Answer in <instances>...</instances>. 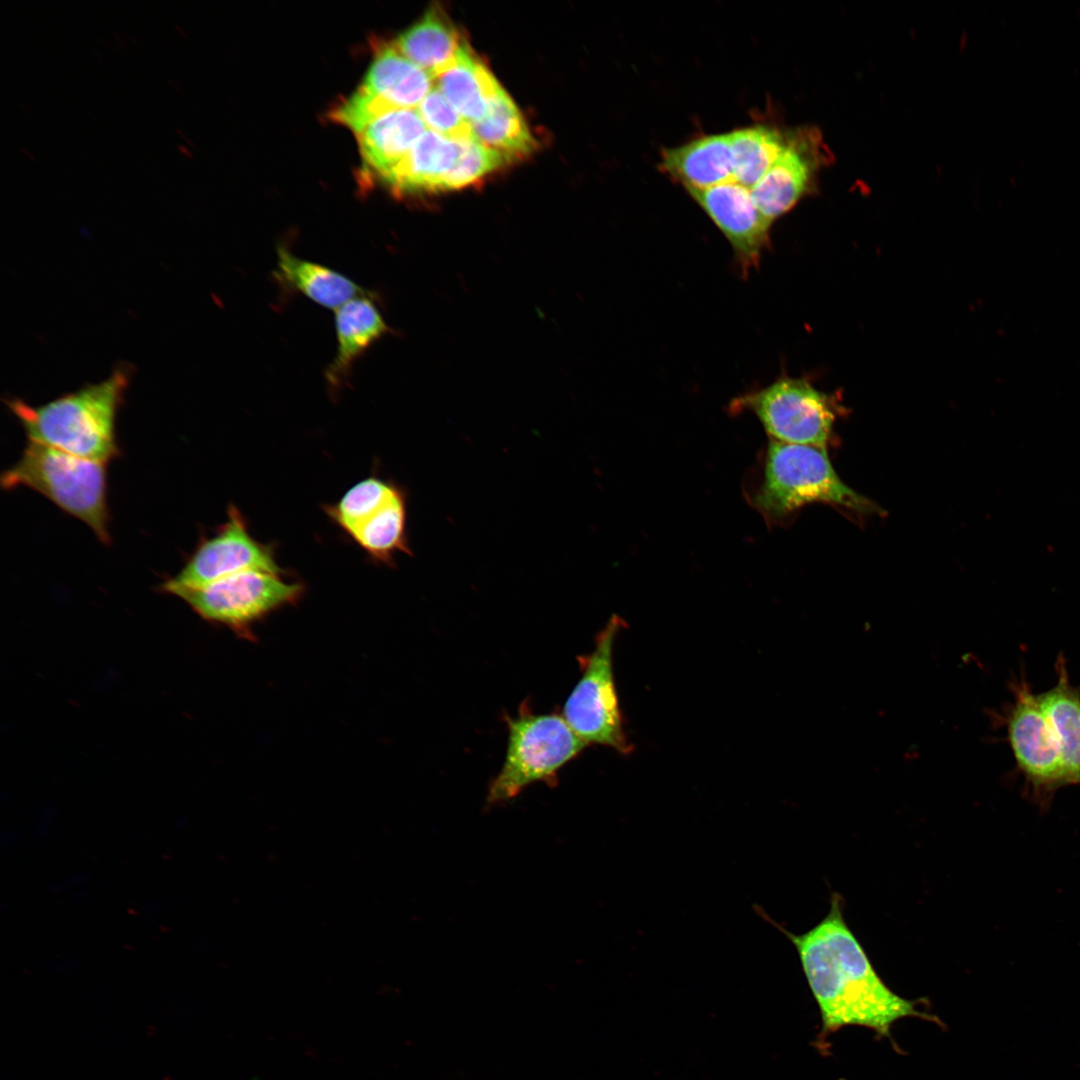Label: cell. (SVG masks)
Masks as SVG:
<instances>
[{
	"label": "cell",
	"mask_w": 1080,
	"mask_h": 1080,
	"mask_svg": "<svg viewBox=\"0 0 1080 1080\" xmlns=\"http://www.w3.org/2000/svg\"><path fill=\"white\" fill-rule=\"evenodd\" d=\"M348 536L377 563L393 566L397 553L411 554L404 491L400 488Z\"/></svg>",
	"instance_id": "obj_23"
},
{
	"label": "cell",
	"mask_w": 1080,
	"mask_h": 1080,
	"mask_svg": "<svg viewBox=\"0 0 1080 1080\" xmlns=\"http://www.w3.org/2000/svg\"><path fill=\"white\" fill-rule=\"evenodd\" d=\"M461 149L462 141L426 130L400 162L381 178L398 193L437 192Z\"/></svg>",
	"instance_id": "obj_15"
},
{
	"label": "cell",
	"mask_w": 1080,
	"mask_h": 1080,
	"mask_svg": "<svg viewBox=\"0 0 1080 1080\" xmlns=\"http://www.w3.org/2000/svg\"><path fill=\"white\" fill-rule=\"evenodd\" d=\"M426 127L448 139L463 141L473 136L472 127L434 86L417 107Z\"/></svg>",
	"instance_id": "obj_27"
},
{
	"label": "cell",
	"mask_w": 1080,
	"mask_h": 1080,
	"mask_svg": "<svg viewBox=\"0 0 1080 1080\" xmlns=\"http://www.w3.org/2000/svg\"><path fill=\"white\" fill-rule=\"evenodd\" d=\"M248 570L286 573L277 562L274 546L254 538L247 519L234 504H230L226 520L212 535L201 538L182 569L160 588L171 594L178 589L204 586Z\"/></svg>",
	"instance_id": "obj_10"
},
{
	"label": "cell",
	"mask_w": 1080,
	"mask_h": 1080,
	"mask_svg": "<svg viewBox=\"0 0 1080 1080\" xmlns=\"http://www.w3.org/2000/svg\"><path fill=\"white\" fill-rule=\"evenodd\" d=\"M399 489L393 482L371 475L355 483L335 503L325 505L323 510L337 527L349 535L382 508Z\"/></svg>",
	"instance_id": "obj_25"
},
{
	"label": "cell",
	"mask_w": 1080,
	"mask_h": 1080,
	"mask_svg": "<svg viewBox=\"0 0 1080 1080\" xmlns=\"http://www.w3.org/2000/svg\"><path fill=\"white\" fill-rule=\"evenodd\" d=\"M509 160L479 142L474 135L462 141V149L453 168L446 174L438 191L463 188L505 165Z\"/></svg>",
	"instance_id": "obj_26"
},
{
	"label": "cell",
	"mask_w": 1080,
	"mask_h": 1080,
	"mask_svg": "<svg viewBox=\"0 0 1080 1080\" xmlns=\"http://www.w3.org/2000/svg\"><path fill=\"white\" fill-rule=\"evenodd\" d=\"M659 169L686 190L706 189L733 181L729 136L713 134L665 148Z\"/></svg>",
	"instance_id": "obj_14"
},
{
	"label": "cell",
	"mask_w": 1080,
	"mask_h": 1080,
	"mask_svg": "<svg viewBox=\"0 0 1080 1080\" xmlns=\"http://www.w3.org/2000/svg\"><path fill=\"white\" fill-rule=\"evenodd\" d=\"M433 77L395 46L380 48L360 88L393 109H415L432 90Z\"/></svg>",
	"instance_id": "obj_17"
},
{
	"label": "cell",
	"mask_w": 1080,
	"mask_h": 1080,
	"mask_svg": "<svg viewBox=\"0 0 1080 1080\" xmlns=\"http://www.w3.org/2000/svg\"><path fill=\"white\" fill-rule=\"evenodd\" d=\"M825 160L817 130L800 128L788 132L784 149L750 189L761 214L773 224L813 192L817 172Z\"/></svg>",
	"instance_id": "obj_11"
},
{
	"label": "cell",
	"mask_w": 1080,
	"mask_h": 1080,
	"mask_svg": "<svg viewBox=\"0 0 1080 1080\" xmlns=\"http://www.w3.org/2000/svg\"><path fill=\"white\" fill-rule=\"evenodd\" d=\"M426 125L416 109L390 111L357 134L366 166L380 177L407 154Z\"/></svg>",
	"instance_id": "obj_19"
},
{
	"label": "cell",
	"mask_w": 1080,
	"mask_h": 1080,
	"mask_svg": "<svg viewBox=\"0 0 1080 1080\" xmlns=\"http://www.w3.org/2000/svg\"><path fill=\"white\" fill-rule=\"evenodd\" d=\"M474 137L509 161L533 152L536 141L520 111L500 86L491 98L483 119L472 123Z\"/></svg>",
	"instance_id": "obj_22"
},
{
	"label": "cell",
	"mask_w": 1080,
	"mask_h": 1080,
	"mask_svg": "<svg viewBox=\"0 0 1080 1080\" xmlns=\"http://www.w3.org/2000/svg\"><path fill=\"white\" fill-rule=\"evenodd\" d=\"M1057 682L1037 694L1059 745L1066 785L1080 786V686H1072L1062 654L1055 663Z\"/></svg>",
	"instance_id": "obj_18"
},
{
	"label": "cell",
	"mask_w": 1080,
	"mask_h": 1080,
	"mask_svg": "<svg viewBox=\"0 0 1080 1080\" xmlns=\"http://www.w3.org/2000/svg\"><path fill=\"white\" fill-rule=\"evenodd\" d=\"M283 575L248 570L204 586L178 589L171 594L185 601L202 618L243 632L256 621L302 597L303 583L289 581Z\"/></svg>",
	"instance_id": "obj_9"
},
{
	"label": "cell",
	"mask_w": 1080,
	"mask_h": 1080,
	"mask_svg": "<svg viewBox=\"0 0 1080 1080\" xmlns=\"http://www.w3.org/2000/svg\"><path fill=\"white\" fill-rule=\"evenodd\" d=\"M826 503L858 514L881 513L846 485L825 448L770 441L754 504L769 520H783L805 505Z\"/></svg>",
	"instance_id": "obj_3"
},
{
	"label": "cell",
	"mask_w": 1080,
	"mask_h": 1080,
	"mask_svg": "<svg viewBox=\"0 0 1080 1080\" xmlns=\"http://www.w3.org/2000/svg\"><path fill=\"white\" fill-rule=\"evenodd\" d=\"M1013 700L996 719L1005 726L1022 792L1040 812L1049 810L1056 792L1066 786L1056 735L1022 672L1010 682Z\"/></svg>",
	"instance_id": "obj_7"
},
{
	"label": "cell",
	"mask_w": 1080,
	"mask_h": 1080,
	"mask_svg": "<svg viewBox=\"0 0 1080 1080\" xmlns=\"http://www.w3.org/2000/svg\"><path fill=\"white\" fill-rule=\"evenodd\" d=\"M178 149L181 151L182 154H185L187 156H191V154L188 152V150L183 145H178Z\"/></svg>",
	"instance_id": "obj_29"
},
{
	"label": "cell",
	"mask_w": 1080,
	"mask_h": 1080,
	"mask_svg": "<svg viewBox=\"0 0 1080 1080\" xmlns=\"http://www.w3.org/2000/svg\"><path fill=\"white\" fill-rule=\"evenodd\" d=\"M393 110L397 109L359 88L335 109L332 116L357 135L379 117Z\"/></svg>",
	"instance_id": "obj_28"
},
{
	"label": "cell",
	"mask_w": 1080,
	"mask_h": 1080,
	"mask_svg": "<svg viewBox=\"0 0 1080 1080\" xmlns=\"http://www.w3.org/2000/svg\"><path fill=\"white\" fill-rule=\"evenodd\" d=\"M622 624L618 616H612L597 634L593 651L578 657L581 677L562 716L586 744L628 754L632 747L624 732L613 674V646Z\"/></svg>",
	"instance_id": "obj_8"
},
{
	"label": "cell",
	"mask_w": 1080,
	"mask_h": 1080,
	"mask_svg": "<svg viewBox=\"0 0 1080 1080\" xmlns=\"http://www.w3.org/2000/svg\"><path fill=\"white\" fill-rule=\"evenodd\" d=\"M128 383V368H118L105 380L39 406L17 398L6 404L30 441L107 463L120 454L116 418Z\"/></svg>",
	"instance_id": "obj_2"
},
{
	"label": "cell",
	"mask_w": 1080,
	"mask_h": 1080,
	"mask_svg": "<svg viewBox=\"0 0 1080 1080\" xmlns=\"http://www.w3.org/2000/svg\"><path fill=\"white\" fill-rule=\"evenodd\" d=\"M274 276L286 287L326 309H335L370 292L346 275L325 265L300 258L288 248L276 249Z\"/></svg>",
	"instance_id": "obj_16"
},
{
	"label": "cell",
	"mask_w": 1080,
	"mask_h": 1080,
	"mask_svg": "<svg viewBox=\"0 0 1080 1080\" xmlns=\"http://www.w3.org/2000/svg\"><path fill=\"white\" fill-rule=\"evenodd\" d=\"M687 192L730 243L742 275L757 270L770 245L773 224L754 204L750 189L730 181Z\"/></svg>",
	"instance_id": "obj_12"
},
{
	"label": "cell",
	"mask_w": 1080,
	"mask_h": 1080,
	"mask_svg": "<svg viewBox=\"0 0 1080 1080\" xmlns=\"http://www.w3.org/2000/svg\"><path fill=\"white\" fill-rule=\"evenodd\" d=\"M334 321L336 353L325 370V379L337 389L349 377L355 361L391 330L370 293L339 307Z\"/></svg>",
	"instance_id": "obj_13"
},
{
	"label": "cell",
	"mask_w": 1080,
	"mask_h": 1080,
	"mask_svg": "<svg viewBox=\"0 0 1080 1080\" xmlns=\"http://www.w3.org/2000/svg\"><path fill=\"white\" fill-rule=\"evenodd\" d=\"M436 87L470 124L480 121L500 87L487 67L465 44L454 63L435 78Z\"/></svg>",
	"instance_id": "obj_21"
},
{
	"label": "cell",
	"mask_w": 1080,
	"mask_h": 1080,
	"mask_svg": "<svg viewBox=\"0 0 1080 1080\" xmlns=\"http://www.w3.org/2000/svg\"><path fill=\"white\" fill-rule=\"evenodd\" d=\"M730 409L752 412L771 440L825 449L837 418L845 411L838 393L819 390L808 377L785 373L735 398Z\"/></svg>",
	"instance_id": "obj_6"
},
{
	"label": "cell",
	"mask_w": 1080,
	"mask_h": 1080,
	"mask_svg": "<svg viewBox=\"0 0 1080 1080\" xmlns=\"http://www.w3.org/2000/svg\"><path fill=\"white\" fill-rule=\"evenodd\" d=\"M783 933L791 940L818 1005L822 1035L847 1026L890 1037L895 1022L906 1017L935 1018L918 1010V1001L903 998L878 975L860 942L846 924L839 896L828 914L810 930Z\"/></svg>",
	"instance_id": "obj_1"
},
{
	"label": "cell",
	"mask_w": 1080,
	"mask_h": 1080,
	"mask_svg": "<svg viewBox=\"0 0 1080 1080\" xmlns=\"http://www.w3.org/2000/svg\"><path fill=\"white\" fill-rule=\"evenodd\" d=\"M106 464L28 440L20 458L1 477L3 489H32L111 542Z\"/></svg>",
	"instance_id": "obj_4"
},
{
	"label": "cell",
	"mask_w": 1080,
	"mask_h": 1080,
	"mask_svg": "<svg viewBox=\"0 0 1080 1080\" xmlns=\"http://www.w3.org/2000/svg\"><path fill=\"white\" fill-rule=\"evenodd\" d=\"M787 134L764 125L728 133L733 181L751 189L784 149Z\"/></svg>",
	"instance_id": "obj_24"
},
{
	"label": "cell",
	"mask_w": 1080,
	"mask_h": 1080,
	"mask_svg": "<svg viewBox=\"0 0 1080 1080\" xmlns=\"http://www.w3.org/2000/svg\"><path fill=\"white\" fill-rule=\"evenodd\" d=\"M465 44L442 9L433 7L402 33L394 46L435 80L454 63Z\"/></svg>",
	"instance_id": "obj_20"
},
{
	"label": "cell",
	"mask_w": 1080,
	"mask_h": 1080,
	"mask_svg": "<svg viewBox=\"0 0 1080 1080\" xmlns=\"http://www.w3.org/2000/svg\"><path fill=\"white\" fill-rule=\"evenodd\" d=\"M506 722V754L488 789L489 806L514 799L534 782L554 784L557 772L587 745L559 714H533L526 709Z\"/></svg>",
	"instance_id": "obj_5"
}]
</instances>
